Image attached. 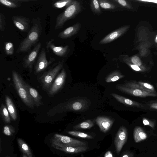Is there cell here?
<instances>
[{"label": "cell", "instance_id": "1", "mask_svg": "<svg viewBox=\"0 0 157 157\" xmlns=\"http://www.w3.org/2000/svg\"><path fill=\"white\" fill-rule=\"evenodd\" d=\"M33 25L26 37L21 42L16 53L25 52L28 51L39 39L42 33V27L39 17L33 18Z\"/></svg>", "mask_w": 157, "mask_h": 157}, {"label": "cell", "instance_id": "2", "mask_svg": "<svg viewBox=\"0 0 157 157\" xmlns=\"http://www.w3.org/2000/svg\"><path fill=\"white\" fill-rule=\"evenodd\" d=\"M12 77L15 88L21 100L29 108L33 109L35 104L21 76L16 71L12 72Z\"/></svg>", "mask_w": 157, "mask_h": 157}, {"label": "cell", "instance_id": "3", "mask_svg": "<svg viewBox=\"0 0 157 157\" xmlns=\"http://www.w3.org/2000/svg\"><path fill=\"white\" fill-rule=\"evenodd\" d=\"M81 10L80 3L74 0L65 10L57 17L54 29H58L62 28L64 24L68 20L74 18L80 13Z\"/></svg>", "mask_w": 157, "mask_h": 157}, {"label": "cell", "instance_id": "4", "mask_svg": "<svg viewBox=\"0 0 157 157\" xmlns=\"http://www.w3.org/2000/svg\"><path fill=\"white\" fill-rule=\"evenodd\" d=\"M50 142L51 146L59 147H79L87 145L86 142L58 134H54L50 139Z\"/></svg>", "mask_w": 157, "mask_h": 157}, {"label": "cell", "instance_id": "5", "mask_svg": "<svg viewBox=\"0 0 157 157\" xmlns=\"http://www.w3.org/2000/svg\"><path fill=\"white\" fill-rule=\"evenodd\" d=\"M63 62V60L58 62L40 77V79L44 89H49L56 76L62 68Z\"/></svg>", "mask_w": 157, "mask_h": 157}, {"label": "cell", "instance_id": "6", "mask_svg": "<svg viewBox=\"0 0 157 157\" xmlns=\"http://www.w3.org/2000/svg\"><path fill=\"white\" fill-rule=\"evenodd\" d=\"M116 88L120 91L135 96L146 97L148 96L157 97L156 93L147 92L139 89L130 88L124 86L123 85L118 84Z\"/></svg>", "mask_w": 157, "mask_h": 157}, {"label": "cell", "instance_id": "7", "mask_svg": "<svg viewBox=\"0 0 157 157\" xmlns=\"http://www.w3.org/2000/svg\"><path fill=\"white\" fill-rule=\"evenodd\" d=\"M54 59L50 58L48 61L46 58L45 49L43 48L38 57L35 66V73L37 74L44 70L54 61Z\"/></svg>", "mask_w": 157, "mask_h": 157}, {"label": "cell", "instance_id": "8", "mask_svg": "<svg viewBox=\"0 0 157 157\" xmlns=\"http://www.w3.org/2000/svg\"><path fill=\"white\" fill-rule=\"evenodd\" d=\"M66 76V71L64 68H63L54 80L49 89L48 92L49 95H53L60 90L65 83Z\"/></svg>", "mask_w": 157, "mask_h": 157}, {"label": "cell", "instance_id": "9", "mask_svg": "<svg viewBox=\"0 0 157 157\" xmlns=\"http://www.w3.org/2000/svg\"><path fill=\"white\" fill-rule=\"evenodd\" d=\"M41 46V43H39L33 50L23 58V67L29 68L31 72L32 71L33 64L37 57Z\"/></svg>", "mask_w": 157, "mask_h": 157}, {"label": "cell", "instance_id": "10", "mask_svg": "<svg viewBox=\"0 0 157 157\" xmlns=\"http://www.w3.org/2000/svg\"><path fill=\"white\" fill-rule=\"evenodd\" d=\"M128 137L126 128L124 126H121L116 135L114 142L117 153H119L121 151L127 140Z\"/></svg>", "mask_w": 157, "mask_h": 157}, {"label": "cell", "instance_id": "11", "mask_svg": "<svg viewBox=\"0 0 157 157\" xmlns=\"http://www.w3.org/2000/svg\"><path fill=\"white\" fill-rule=\"evenodd\" d=\"M89 104L85 99H78L68 103L65 106L66 109L75 112H81L87 110Z\"/></svg>", "mask_w": 157, "mask_h": 157}, {"label": "cell", "instance_id": "12", "mask_svg": "<svg viewBox=\"0 0 157 157\" xmlns=\"http://www.w3.org/2000/svg\"><path fill=\"white\" fill-rule=\"evenodd\" d=\"M12 19L14 25L21 32L26 31L28 29L31 22L28 18L23 16L16 15L12 17Z\"/></svg>", "mask_w": 157, "mask_h": 157}, {"label": "cell", "instance_id": "13", "mask_svg": "<svg viewBox=\"0 0 157 157\" xmlns=\"http://www.w3.org/2000/svg\"><path fill=\"white\" fill-rule=\"evenodd\" d=\"M128 29V27L124 26L116 29L102 39L100 41L99 44H105L113 41L123 35Z\"/></svg>", "mask_w": 157, "mask_h": 157}, {"label": "cell", "instance_id": "14", "mask_svg": "<svg viewBox=\"0 0 157 157\" xmlns=\"http://www.w3.org/2000/svg\"><path fill=\"white\" fill-rule=\"evenodd\" d=\"M95 121L101 131L104 133L109 131L114 122L113 119L104 116L98 117Z\"/></svg>", "mask_w": 157, "mask_h": 157}, {"label": "cell", "instance_id": "15", "mask_svg": "<svg viewBox=\"0 0 157 157\" xmlns=\"http://www.w3.org/2000/svg\"><path fill=\"white\" fill-rule=\"evenodd\" d=\"M54 39H51L46 42L47 52H48V49L50 48L55 55L59 57L64 56L68 51V45H66L64 47L56 46L52 43Z\"/></svg>", "mask_w": 157, "mask_h": 157}, {"label": "cell", "instance_id": "16", "mask_svg": "<svg viewBox=\"0 0 157 157\" xmlns=\"http://www.w3.org/2000/svg\"><path fill=\"white\" fill-rule=\"evenodd\" d=\"M81 26L80 23L77 22L61 32L59 34L58 37L61 38H67L71 37L78 32Z\"/></svg>", "mask_w": 157, "mask_h": 157}, {"label": "cell", "instance_id": "17", "mask_svg": "<svg viewBox=\"0 0 157 157\" xmlns=\"http://www.w3.org/2000/svg\"><path fill=\"white\" fill-rule=\"evenodd\" d=\"M110 95L116 99L118 101L124 105L132 107L143 108V105L137 101L132 100L124 96L117 94L112 93Z\"/></svg>", "mask_w": 157, "mask_h": 157}, {"label": "cell", "instance_id": "18", "mask_svg": "<svg viewBox=\"0 0 157 157\" xmlns=\"http://www.w3.org/2000/svg\"><path fill=\"white\" fill-rule=\"evenodd\" d=\"M25 86L33 99L35 105L38 107L43 104L42 97L35 89L25 82Z\"/></svg>", "mask_w": 157, "mask_h": 157}, {"label": "cell", "instance_id": "19", "mask_svg": "<svg viewBox=\"0 0 157 157\" xmlns=\"http://www.w3.org/2000/svg\"><path fill=\"white\" fill-rule=\"evenodd\" d=\"M56 149L59 150L66 153H78L86 151L89 148L87 146L79 147H59L55 146H52Z\"/></svg>", "mask_w": 157, "mask_h": 157}, {"label": "cell", "instance_id": "20", "mask_svg": "<svg viewBox=\"0 0 157 157\" xmlns=\"http://www.w3.org/2000/svg\"><path fill=\"white\" fill-rule=\"evenodd\" d=\"M5 103L10 115L14 121L17 119V113L15 106L10 98L7 95L5 97Z\"/></svg>", "mask_w": 157, "mask_h": 157}, {"label": "cell", "instance_id": "21", "mask_svg": "<svg viewBox=\"0 0 157 157\" xmlns=\"http://www.w3.org/2000/svg\"><path fill=\"white\" fill-rule=\"evenodd\" d=\"M147 135L143 129L140 126L135 127L133 131V137L134 141L138 143L146 139Z\"/></svg>", "mask_w": 157, "mask_h": 157}, {"label": "cell", "instance_id": "22", "mask_svg": "<svg viewBox=\"0 0 157 157\" xmlns=\"http://www.w3.org/2000/svg\"><path fill=\"white\" fill-rule=\"evenodd\" d=\"M17 142L21 150L24 154L26 155L28 157H33L29 147L23 140L18 138L17 139Z\"/></svg>", "mask_w": 157, "mask_h": 157}, {"label": "cell", "instance_id": "23", "mask_svg": "<svg viewBox=\"0 0 157 157\" xmlns=\"http://www.w3.org/2000/svg\"><path fill=\"white\" fill-rule=\"evenodd\" d=\"M26 1L21 0H0V3L7 7L14 8L19 7L22 2Z\"/></svg>", "mask_w": 157, "mask_h": 157}, {"label": "cell", "instance_id": "24", "mask_svg": "<svg viewBox=\"0 0 157 157\" xmlns=\"http://www.w3.org/2000/svg\"><path fill=\"white\" fill-rule=\"evenodd\" d=\"M124 76L118 71L116 70L108 75L105 78V81L107 82H114L124 78Z\"/></svg>", "mask_w": 157, "mask_h": 157}, {"label": "cell", "instance_id": "25", "mask_svg": "<svg viewBox=\"0 0 157 157\" xmlns=\"http://www.w3.org/2000/svg\"><path fill=\"white\" fill-rule=\"evenodd\" d=\"M94 120H88L74 126L73 128L75 129H90L94 124Z\"/></svg>", "mask_w": 157, "mask_h": 157}, {"label": "cell", "instance_id": "26", "mask_svg": "<svg viewBox=\"0 0 157 157\" xmlns=\"http://www.w3.org/2000/svg\"><path fill=\"white\" fill-rule=\"evenodd\" d=\"M0 113L1 117L4 122L7 123H10V114L7 107L3 103L1 106Z\"/></svg>", "mask_w": 157, "mask_h": 157}, {"label": "cell", "instance_id": "27", "mask_svg": "<svg viewBox=\"0 0 157 157\" xmlns=\"http://www.w3.org/2000/svg\"><path fill=\"white\" fill-rule=\"evenodd\" d=\"M100 6L103 9H113L117 8L114 4L105 0H98Z\"/></svg>", "mask_w": 157, "mask_h": 157}, {"label": "cell", "instance_id": "28", "mask_svg": "<svg viewBox=\"0 0 157 157\" xmlns=\"http://www.w3.org/2000/svg\"><path fill=\"white\" fill-rule=\"evenodd\" d=\"M73 0H61L55 2L53 4L54 7L58 8L66 7L72 4Z\"/></svg>", "mask_w": 157, "mask_h": 157}, {"label": "cell", "instance_id": "29", "mask_svg": "<svg viewBox=\"0 0 157 157\" xmlns=\"http://www.w3.org/2000/svg\"><path fill=\"white\" fill-rule=\"evenodd\" d=\"M67 133L71 135L85 139H92L93 137L86 133L77 131H68Z\"/></svg>", "mask_w": 157, "mask_h": 157}, {"label": "cell", "instance_id": "30", "mask_svg": "<svg viewBox=\"0 0 157 157\" xmlns=\"http://www.w3.org/2000/svg\"><path fill=\"white\" fill-rule=\"evenodd\" d=\"M123 85L126 87L131 88L140 89L149 92L148 90L139 84L137 82L133 81L128 82H125Z\"/></svg>", "mask_w": 157, "mask_h": 157}, {"label": "cell", "instance_id": "31", "mask_svg": "<svg viewBox=\"0 0 157 157\" xmlns=\"http://www.w3.org/2000/svg\"><path fill=\"white\" fill-rule=\"evenodd\" d=\"M90 6L93 12L97 14H99L101 13V10L98 0H91Z\"/></svg>", "mask_w": 157, "mask_h": 157}, {"label": "cell", "instance_id": "32", "mask_svg": "<svg viewBox=\"0 0 157 157\" xmlns=\"http://www.w3.org/2000/svg\"><path fill=\"white\" fill-rule=\"evenodd\" d=\"M3 132L6 136H10L15 132V129L13 126L7 125L4 127Z\"/></svg>", "mask_w": 157, "mask_h": 157}, {"label": "cell", "instance_id": "33", "mask_svg": "<svg viewBox=\"0 0 157 157\" xmlns=\"http://www.w3.org/2000/svg\"><path fill=\"white\" fill-rule=\"evenodd\" d=\"M5 52L7 55H11L14 52V48L13 44L11 42H6L5 45Z\"/></svg>", "mask_w": 157, "mask_h": 157}, {"label": "cell", "instance_id": "34", "mask_svg": "<svg viewBox=\"0 0 157 157\" xmlns=\"http://www.w3.org/2000/svg\"><path fill=\"white\" fill-rule=\"evenodd\" d=\"M137 82L139 84L149 92L156 93L155 90L152 85L149 83L142 82L139 81Z\"/></svg>", "mask_w": 157, "mask_h": 157}, {"label": "cell", "instance_id": "35", "mask_svg": "<svg viewBox=\"0 0 157 157\" xmlns=\"http://www.w3.org/2000/svg\"><path fill=\"white\" fill-rule=\"evenodd\" d=\"M5 20L3 14L0 13V29L1 31H3L5 29Z\"/></svg>", "mask_w": 157, "mask_h": 157}, {"label": "cell", "instance_id": "36", "mask_svg": "<svg viewBox=\"0 0 157 157\" xmlns=\"http://www.w3.org/2000/svg\"><path fill=\"white\" fill-rule=\"evenodd\" d=\"M131 61L133 64L139 67L141 66L142 65V62L140 59L137 56H135L132 57Z\"/></svg>", "mask_w": 157, "mask_h": 157}, {"label": "cell", "instance_id": "37", "mask_svg": "<svg viewBox=\"0 0 157 157\" xmlns=\"http://www.w3.org/2000/svg\"><path fill=\"white\" fill-rule=\"evenodd\" d=\"M143 123L144 125L149 126L153 128L155 127V123L145 118H143Z\"/></svg>", "mask_w": 157, "mask_h": 157}, {"label": "cell", "instance_id": "38", "mask_svg": "<svg viewBox=\"0 0 157 157\" xmlns=\"http://www.w3.org/2000/svg\"><path fill=\"white\" fill-rule=\"evenodd\" d=\"M113 1L118 3L122 6L125 7H128V5L127 3L124 0H114Z\"/></svg>", "mask_w": 157, "mask_h": 157}, {"label": "cell", "instance_id": "39", "mask_svg": "<svg viewBox=\"0 0 157 157\" xmlns=\"http://www.w3.org/2000/svg\"><path fill=\"white\" fill-rule=\"evenodd\" d=\"M129 65L131 68L135 71H142V69L139 67L137 65L133 64H130Z\"/></svg>", "mask_w": 157, "mask_h": 157}, {"label": "cell", "instance_id": "40", "mask_svg": "<svg viewBox=\"0 0 157 157\" xmlns=\"http://www.w3.org/2000/svg\"><path fill=\"white\" fill-rule=\"evenodd\" d=\"M121 157H133V155L129 152H126L123 154Z\"/></svg>", "mask_w": 157, "mask_h": 157}, {"label": "cell", "instance_id": "41", "mask_svg": "<svg viewBox=\"0 0 157 157\" xmlns=\"http://www.w3.org/2000/svg\"><path fill=\"white\" fill-rule=\"evenodd\" d=\"M149 106L151 109H157V102L152 103L149 105Z\"/></svg>", "mask_w": 157, "mask_h": 157}, {"label": "cell", "instance_id": "42", "mask_svg": "<svg viewBox=\"0 0 157 157\" xmlns=\"http://www.w3.org/2000/svg\"><path fill=\"white\" fill-rule=\"evenodd\" d=\"M104 157H113L112 152L109 151H107L104 155Z\"/></svg>", "mask_w": 157, "mask_h": 157}, {"label": "cell", "instance_id": "43", "mask_svg": "<svg viewBox=\"0 0 157 157\" xmlns=\"http://www.w3.org/2000/svg\"><path fill=\"white\" fill-rule=\"evenodd\" d=\"M141 1H144V2H153V3H157V0H141Z\"/></svg>", "mask_w": 157, "mask_h": 157}, {"label": "cell", "instance_id": "44", "mask_svg": "<svg viewBox=\"0 0 157 157\" xmlns=\"http://www.w3.org/2000/svg\"><path fill=\"white\" fill-rule=\"evenodd\" d=\"M23 157H28L26 155L23 154Z\"/></svg>", "mask_w": 157, "mask_h": 157}, {"label": "cell", "instance_id": "45", "mask_svg": "<svg viewBox=\"0 0 157 157\" xmlns=\"http://www.w3.org/2000/svg\"><path fill=\"white\" fill-rule=\"evenodd\" d=\"M155 41L157 43V35H156L155 39Z\"/></svg>", "mask_w": 157, "mask_h": 157}, {"label": "cell", "instance_id": "46", "mask_svg": "<svg viewBox=\"0 0 157 157\" xmlns=\"http://www.w3.org/2000/svg\"><path fill=\"white\" fill-rule=\"evenodd\" d=\"M1 141H0V152H1Z\"/></svg>", "mask_w": 157, "mask_h": 157}, {"label": "cell", "instance_id": "47", "mask_svg": "<svg viewBox=\"0 0 157 157\" xmlns=\"http://www.w3.org/2000/svg\"><path fill=\"white\" fill-rule=\"evenodd\" d=\"M6 157H10V156H6Z\"/></svg>", "mask_w": 157, "mask_h": 157}]
</instances>
